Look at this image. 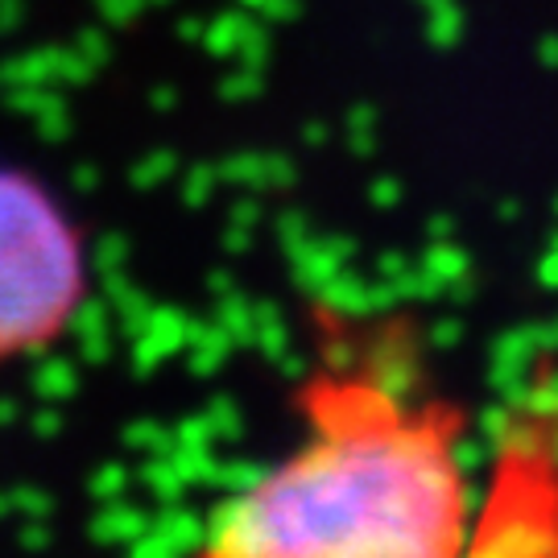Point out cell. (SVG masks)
<instances>
[{
  "label": "cell",
  "instance_id": "2",
  "mask_svg": "<svg viewBox=\"0 0 558 558\" xmlns=\"http://www.w3.org/2000/svg\"><path fill=\"white\" fill-rule=\"evenodd\" d=\"M92 294V248L59 191L0 158V364L41 356Z\"/></svg>",
  "mask_w": 558,
  "mask_h": 558
},
{
  "label": "cell",
  "instance_id": "1",
  "mask_svg": "<svg viewBox=\"0 0 558 558\" xmlns=\"http://www.w3.org/2000/svg\"><path fill=\"white\" fill-rule=\"evenodd\" d=\"M476 525L451 426L389 398L331 401L315 430L236 488L211 550L236 558H439Z\"/></svg>",
  "mask_w": 558,
  "mask_h": 558
}]
</instances>
